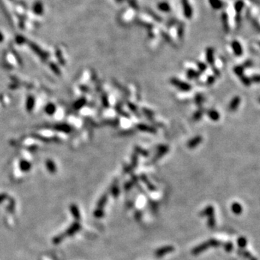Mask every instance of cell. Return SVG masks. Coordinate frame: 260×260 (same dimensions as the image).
Listing matches in <instances>:
<instances>
[{
  "instance_id": "6da1fadb",
  "label": "cell",
  "mask_w": 260,
  "mask_h": 260,
  "mask_svg": "<svg viewBox=\"0 0 260 260\" xmlns=\"http://www.w3.org/2000/svg\"><path fill=\"white\" fill-rule=\"evenodd\" d=\"M170 82L176 88L179 89V90H182V91H189V90L192 89V86L189 83L183 82L181 80L178 79V78L173 77L171 79Z\"/></svg>"
},
{
  "instance_id": "7a4b0ae2",
  "label": "cell",
  "mask_w": 260,
  "mask_h": 260,
  "mask_svg": "<svg viewBox=\"0 0 260 260\" xmlns=\"http://www.w3.org/2000/svg\"><path fill=\"white\" fill-rule=\"evenodd\" d=\"M181 5H182L184 16L187 19H191L193 15V10L189 0H181Z\"/></svg>"
},
{
  "instance_id": "3957f363",
  "label": "cell",
  "mask_w": 260,
  "mask_h": 260,
  "mask_svg": "<svg viewBox=\"0 0 260 260\" xmlns=\"http://www.w3.org/2000/svg\"><path fill=\"white\" fill-rule=\"evenodd\" d=\"M29 46L31 48V49L34 51L35 54L38 55L39 56H41V59H46L48 58V56H49V55H48L47 53H46L45 51H43V50L41 49L38 45H36V44H34V43L29 42Z\"/></svg>"
},
{
  "instance_id": "277c9868",
  "label": "cell",
  "mask_w": 260,
  "mask_h": 260,
  "mask_svg": "<svg viewBox=\"0 0 260 260\" xmlns=\"http://www.w3.org/2000/svg\"><path fill=\"white\" fill-rule=\"evenodd\" d=\"M231 47H232L233 53H234V54L236 55V56H240L243 54V48H242L241 44H240L238 41H233L231 43Z\"/></svg>"
},
{
  "instance_id": "5b68a950",
  "label": "cell",
  "mask_w": 260,
  "mask_h": 260,
  "mask_svg": "<svg viewBox=\"0 0 260 260\" xmlns=\"http://www.w3.org/2000/svg\"><path fill=\"white\" fill-rule=\"evenodd\" d=\"M137 129L140 130L141 132H145L151 133V134H156V128L153 127V126L147 125L145 124H138L136 125Z\"/></svg>"
},
{
  "instance_id": "8992f818",
  "label": "cell",
  "mask_w": 260,
  "mask_h": 260,
  "mask_svg": "<svg viewBox=\"0 0 260 260\" xmlns=\"http://www.w3.org/2000/svg\"><path fill=\"white\" fill-rule=\"evenodd\" d=\"M240 103H241V98L239 96H235L231 100L230 102L228 108L231 111H236L237 108L239 106Z\"/></svg>"
},
{
  "instance_id": "52a82bcc",
  "label": "cell",
  "mask_w": 260,
  "mask_h": 260,
  "mask_svg": "<svg viewBox=\"0 0 260 260\" xmlns=\"http://www.w3.org/2000/svg\"><path fill=\"white\" fill-rule=\"evenodd\" d=\"M206 59L210 65L213 66L215 62L214 50L213 48H207L206 50Z\"/></svg>"
},
{
  "instance_id": "ba28073f",
  "label": "cell",
  "mask_w": 260,
  "mask_h": 260,
  "mask_svg": "<svg viewBox=\"0 0 260 260\" xmlns=\"http://www.w3.org/2000/svg\"><path fill=\"white\" fill-rule=\"evenodd\" d=\"M202 138L201 136L195 137V138L191 139V140L188 142L187 146L189 148H195L196 147H197V146L202 142Z\"/></svg>"
},
{
  "instance_id": "9c48e42d",
  "label": "cell",
  "mask_w": 260,
  "mask_h": 260,
  "mask_svg": "<svg viewBox=\"0 0 260 260\" xmlns=\"http://www.w3.org/2000/svg\"><path fill=\"white\" fill-rule=\"evenodd\" d=\"M33 11L37 15H41L44 13V5L41 2H35L33 6Z\"/></svg>"
},
{
  "instance_id": "30bf717a",
  "label": "cell",
  "mask_w": 260,
  "mask_h": 260,
  "mask_svg": "<svg viewBox=\"0 0 260 260\" xmlns=\"http://www.w3.org/2000/svg\"><path fill=\"white\" fill-rule=\"evenodd\" d=\"M168 147H167V146H165V145L160 146V147H158V151H157V154L156 155L155 158H156V160L159 159V158L163 157V155H165V153L168 152Z\"/></svg>"
},
{
  "instance_id": "8fae6325",
  "label": "cell",
  "mask_w": 260,
  "mask_h": 260,
  "mask_svg": "<svg viewBox=\"0 0 260 260\" xmlns=\"http://www.w3.org/2000/svg\"><path fill=\"white\" fill-rule=\"evenodd\" d=\"M207 113L208 116L213 121H218L219 118H220V114H219L218 112L215 111V109L208 110Z\"/></svg>"
},
{
  "instance_id": "7c38bea8",
  "label": "cell",
  "mask_w": 260,
  "mask_h": 260,
  "mask_svg": "<svg viewBox=\"0 0 260 260\" xmlns=\"http://www.w3.org/2000/svg\"><path fill=\"white\" fill-rule=\"evenodd\" d=\"M186 74H187V77L189 80L196 79L199 77V72L193 69H189L186 72Z\"/></svg>"
},
{
  "instance_id": "4fadbf2b",
  "label": "cell",
  "mask_w": 260,
  "mask_h": 260,
  "mask_svg": "<svg viewBox=\"0 0 260 260\" xmlns=\"http://www.w3.org/2000/svg\"><path fill=\"white\" fill-rule=\"evenodd\" d=\"M158 8L160 10L163 12H168L171 10V7L166 2H161L158 5Z\"/></svg>"
},
{
  "instance_id": "5bb4252c",
  "label": "cell",
  "mask_w": 260,
  "mask_h": 260,
  "mask_svg": "<svg viewBox=\"0 0 260 260\" xmlns=\"http://www.w3.org/2000/svg\"><path fill=\"white\" fill-rule=\"evenodd\" d=\"M209 2L212 8L215 10H219L222 8V2L220 0H209Z\"/></svg>"
},
{
  "instance_id": "9a60e30c",
  "label": "cell",
  "mask_w": 260,
  "mask_h": 260,
  "mask_svg": "<svg viewBox=\"0 0 260 260\" xmlns=\"http://www.w3.org/2000/svg\"><path fill=\"white\" fill-rule=\"evenodd\" d=\"M233 70H234L235 74L239 77H241L242 75H243V70H244V68H243V67H242V66H236V67H234V69H233Z\"/></svg>"
},
{
  "instance_id": "2e32d148",
  "label": "cell",
  "mask_w": 260,
  "mask_h": 260,
  "mask_svg": "<svg viewBox=\"0 0 260 260\" xmlns=\"http://www.w3.org/2000/svg\"><path fill=\"white\" fill-rule=\"evenodd\" d=\"M141 179L142 180V181H143L144 183H145L146 184H147V186L151 190H155V186H153V185L151 184V182L150 183L148 179H147V177L145 175H142L141 176Z\"/></svg>"
},
{
  "instance_id": "e0dca14e",
  "label": "cell",
  "mask_w": 260,
  "mask_h": 260,
  "mask_svg": "<svg viewBox=\"0 0 260 260\" xmlns=\"http://www.w3.org/2000/svg\"><path fill=\"white\" fill-rule=\"evenodd\" d=\"M20 167L23 171H28L30 168H31V164H30L28 161H23L21 162Z\"/></svg>"
},
{
  "instance_id": "ac0fdd59",
  "label": "cell",
  "mask_w": 260,
  "mask_h": 260,
  "mask_svg": "<svg viewBox=\"0 0 260 260\" xmlns=\"http://www.w3.org/2000/svg\"><path fill=\"white\" fill-rule=\"evenodd\" d=\"M45 111L46 113H49V114H52L55 111V106L53 104H51V103H49V105H47V106H46Z\"/></svg>"
},
{
  "instance_id": "d6986e66",
  "label": "cell",
  "mask_w": 260,
  "mask_h": 260,
  "mask_svg": "<svg viewBox=\"0 0 260 260\" xmlns=\"http://www.w3.org/2000/svg\"><path fill=\"white\" fill-rule=\"evenodd\" d=\"M240 79H241V83H243V85H245L246 86H249V85H251V83H252L251 80L249 79V77H247L246 76H245L244 74L242 75L241 77H240Z\"/></svg>"
},
{
  "instance_id": "ffe728a7",
  "label": "cell",
  "mask_w": 260,
  "mask_h": 260,
  "mask_svg": "<svg viewBox=\"0 0 260 260\" xmlns=\"http://www.w3.org/2000/svg\"><path fill=\"white\" fill-rule=\"evenodd\" d=\"M234 8L236 12H237V13H239V12H241L242 9L243 8V3L241 1H238L236 3V4H235Z\"/></svg>"
},
{
  "instance_id": "44dd1931",
  "label": "cell",
  "mask_w": 260,
  "mask_h": 260,
  "mask_svg": "<svg viewBox=\"0 0 260 260\" xmlns=\"http://www.w3.org/2000/svg\"><path fill=\"white\" fill-rule=\"evenodd\" d=\"M232 209H233V211L235 213H237V214L241 213L242 210L241 205H240L239 204H238V203H234V204H233Z\"/></svg>"
},
{
  "instance_id": "7402d4cb",
  "label": "cell",
  "mask_w": 260,
  "mask_h": 260,
  "mask_svg": "<svg viewBox=\"0 0 260 260\" xmlns=\"http://www.w3.org/2000/svg\"><path fill=\"white\" fill-rule=\"evenodd\" d=\"M46 164H47L48 168H49V170L51 172H54L55 171H56V167H55V165L54 163H53V161H48L47 163H46Z\"/></svg>"
},
{
  "instance_id": "603a6c76",
  "label": "cell",
  "mask_w": 260,
  "mask_h": 260,
  "mask_svg": "<svg viewBox=\"0 0 260 260\" xmlns=\"http://www.w3.org/2000/svg\"><path fill=\"white\" fill-rule=\"evenodd\" d=\"M197 67H198L199 70L201 72H205L207 69V65L204 63H203V62H198V63H197Z\"/></svg>"
},
{
  "instance_id": "cb8c5ba5",
  "label": "cell",
  "mask_w": 260,
  "mask_h": 260,
  "mask_svg": "<svg viewBox=\"0 0 260 260\" xmlns=\"http://www.w3.org/2000/svg\"><path fill=\"white\" fill-rule=\"evenodd\" d=\"M138 156H137L136 154L132 155V166L133 167V168H135V167L138 165Z\"/></svg>"
},
{
  "instance_id": "d4e9b609",
  "label": "cell",
  "mask_w": 260,
  "mask_h": 260,
  "mask_svg": "<svg viewBox=\"0 0 260 260\" xmlns=\"http://www.w3.org/2000/svg\"><path fill=\"white\" fill-rule=\"evenodd\" d=\"M33 103H34V100H33V98L32 97L28 98V102H27V108L28 109V111H31V108H33Z\"/></svg>"
},
{
  "instance_id": "484cf974",
  "label": "cell",
  "mask_w": 260,
  "mask_h": 260,
  "mask_svg": "<svg viewBox=\"0 0 260 260\" xmlns=\"http://www.w3.org/2000/svg\"><path fill=\"white\" fill-rule=\"evenodd\" d=\"M128 106H129V109L131 110V111H132L133 113H135V114L137 115V116H139L138 113V109H137V107L135 106L134 104H133V103H129V104H128Z\"/></svg>"
},
{
  "instance_id": "4316f807",
  "label": "cell",
  "mask_w": 260,
  "mask_h": 260,
  "mask_svg": "<svg viewBox=\"0 0 260 260\" xmlns=\"http://www.w3.org/2000/svg\"><path fill=\"white\" fill-rule=\"evenodd\" d=\"M15 40H16V42H17L18 44H24V43H26V39L23 36H22V35H17V36H16Z\"/></svg>"
},
{
  "instance_id": "83f0119b",
  "label": "cell",
  "mask_w": 260,
  "mask_h": 260,
  "mask_svg": "<svg viewBox=\"0 0 260 260\" xmlns=\"http://www.w3.org/2000/svg\"><path fill=\"white\" fill-rule=\"evenodd\" d=\"M71 210L72 212V214L74 215V216L76 217V218H78V217H80V214H79V210H78L77 207V206L75 205H72V207H71Z\"/></svg>"
},
{
  "instance_id": "f1b7e54d",
  "label": "cell",
  "mask_w": 260,
  "mask_h": 260,
  "mask_svg": "<svg viewBox=\"0 0 260 260\" xmlns=\"http://www.w3.org/2000/svg\"><path fill=\"white\" fill-rule=\"evenodd\" d=\"M203 114V111H201V110H199V111H197V112H195V113L194 114V119H195V120H199V119H201V117H202V116Z\"/></svg>"
},
{
  "instance_id": "f546056e",
  "label": "cell",
  "mask_w": 260,
  "mask_h": 260,
  "mask_svg": "<svg viewBox=\"0 0 260 260\" xmlns=\"http://www.w3.org/2000/svg\"><path fill=\"white\" fill-rule=\"evenodd\" d=\"M195 102H196V103H197V104H198V105L202 104V103L203 102V97L200 95V94H198V95H196Z\"/></svg>"
},
{
  "instance_id": "4dcf8cb0",
  "label": "cell",
  "mask_w": 260,
  "mask_h": 260,
  "mask_svg": "<svg viewBox=\"0 0 260 260\" xmlns=\"http://www.w3.org/2000/svg\"><path fill=\"white\" fill-rule=\"evenodd\" d=\"M135 150L137 151V152H138L139 154H142V156H147V153L146 152V151H145L144 150H142V148H140V147H135Z\"/></svg>"
},
{
  "instance_id": "1f68e13d",
  "label": "cell",
  "mask_w": 260,
  "mask_h": 260,
  "mask_svg": "<svg viewBox=\"0 0 260 260\" xmlns=\"http://www.w3.org/2000/svg\"><path fill=\"white\" fill-rule=\"evenodd\" d=\"M215 76H209L207 77V83L209 85H212L215 83Z\"/></svg>"
},
{
  "instance_id": "d6a6232c",
  "label": "cell",
  "mask_w": 260,
  "mask_h": 260,
  "mask_svg": "<svg viewBox=\"0 0 260 260\" xmlns=\"http://www.w3.org/2000/svg\"><path fill=\"white\" fill-rule=\"evenodd\" d=\"M56 56H57V57L59 58V59L60 62H62V63H63V60H62V54H61V51H59V50H56Z\"/></svg>"
},
{
  "instance_id": "836d02e7",
  "label": "cell",
  "mask_w": 260,
  "mask_h": 260,
  "mask_svg": "<svg viewBox=\"0 0 260 260\" xmlns=\"http://www.w3.org/2000/svg\"><path fill=\"white\" fill-rule=\"evenodd\" d=\"M259 75H258V74H256V75H254V77H253V79L251 80V81L255 82V83H259Z\"/></svg>"
},
{
  "instance_id": "e575fe53",
  "label": "cell",
  "mask_w": 260,
  "mask_h": 260,
  "mask_svg": "<svg viewBox=\"0 0 260 260\" xmlns=\"http://www.w3.org/2000/svg\"><path fill=\"white\" fill-rule=\"evenodd\" d=\"M240 240H241V241H239V244L241 246H245L246 244V240L244 238H241Z\"/></svg>"
},
{
  "instance_id": "d590c367",
  "label": "cell",
  "mask_w": 260,
  "mask_h": 260,
  "mask_svg": "<svg viewBox=\"0 0 260 260\" xmlns=\"http://www.w3.org/2000/svg\"><path fill=\"white\" fill-rule=\"evenodd\" d=\"M3 40H4V35L0 32V42H2Z\"/></svg>"
},
{
  "instance_id": "8d00e7d4",
  "label": "cell",
  "mask_w": 260,
  "mask_h": 260,
  "mask_svg": "<svg viewBox=\"0 0 260 260\" xmlns=\"http://www.w3.org/2000/svg\"><path fill=\"white\" fill-rule=\"evenodd\" d=\"M20 27L21 28H24V22H23V21H20Z\"/></svg>"
},
{
  "instance_id": "74e56055",
  "label": "cell",
  "mask_w": 260,
  "mask_h": 260,
  "mask_svg": "<svg viewBox=\"0 0 260 260\" xmlns=\"http://www.w3.org/2000/svg\"><path fill=\"white\" fill-rule=\"evenodd\" d=\"M116 2H118V3H122V2H123L124 1V0H115Z\"/></svg>"
}]
</instances>
